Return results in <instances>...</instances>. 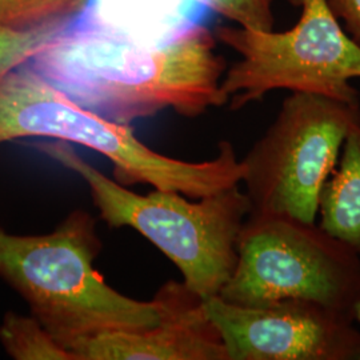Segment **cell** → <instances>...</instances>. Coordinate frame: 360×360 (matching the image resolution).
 Wrapping results in <instances>:
<instances>
[{"instance_id": "5", "label": "cell", "mask_w": 360, "mask_h": 360, "mask_svg": "<svg viewBox=\"0 0 360 360\" xmlns=\"http://www.w3.org/2000/svg\"><path fill=\"white\" fill-rule=\"evenodd\" d=\"M302 8L288 31L220 27L215 38L240 55L226 70L221 89L231 110L288 90L360 104L351 80L360 79V47L348 37L327 0H287Z\"/></svg>"}, {"instance_id": "8", "label": "cell", "mask_w": 360, "mask_h": 360, "mask_svg": "<svg viewBox=\"0 0 360 360\" xmlns=\"http://www.w3.org/2000/svg\"><path fill=\"white\" fill-rule=\"evenodd\" d=\"M229 360H360L354 316L321 303L282 299L245 307L206 299Z\"/></svg>"}, {"instance_id": "4", "label": "cell", "mask_w": 360, "mask_h": 360, "mask_svg": "<svg viewBox=\"0 0 360 360\" xmlns=\"http://www.w3.org/2000/svg\"><path fill=\"white\" fill-rule=\"evenodd\" d=\"M38 148L86 181L99 217L108 227L139 232L178 267L183 283L208 299L218 296L238 262V239L251 203L239 186L198 202L155 188L134 193L77 155L70 143H39Z\"/></svg>"}, {"instance_id": "6", "label": "cell", "mask_w": 360, "mask_h": 360, "mask_svg": "<svg viewBox=\"0 0 360 360\" xmlns=\"http://www.w3.org/2000/svg\"><path fill=\"white\" fill-rule=\"evenodd\" d=\"M218 296L245 307L303 299L354 316L360 257L316 223L250 212L235 270Z\"/></svg>"}, {"instance_id": "9", "label": "cell", "mask_w": 360, "mask_h": 360, "mask_svg": "<svg viewBox=\"0 0 360 360\" xmlns=\"http://www.w3.org/2000/svg\"><path fill=\"white\" fill-rule=\"evenodd\" d=\"M154 297L160 309L155 326L89 338L71 348L74 359L229 360L206 299L176 281L163 284Z\"/></svg>"}, {"instance_id": "16", "label": "cell", "mask_w": 360, "mask_h": 360, "mask_svg": "<svg viewBox=\"0 0 360 360\" xmlns=\"http://www.w3.org/2000/svg\"><path fill=\"white\" fill-rule=\"evenodd\" d=\"M338 20L345 23V31L360 47V0H327Z\"/></svg>"}, {"instance_id": "2", "label": "cell", "mask_w": 360, "mask_h": 360, "mask_svg": "<svg viewBox=\"0 0 360 360\" xmlns=\"http://www.w3.org/2000/svg\"><path fill=\"white\" fill-rule=\"evenodd\" d=\"M101 251L96 220L84 210H74L41 235H18L0 226V279L70 352L89 338L146 330L160 318L155 297L132 299L105 282L94 266Z\"/></svg>"}, {"instance_id": "15", "label": "cell", "mask_w": 360, "mask_h": 360, "mask_svg": "<svg viewBox=\"0 0 360 360\" xmlns=\"http://www.w3.org/2000/svg\"><path fill=\"white\" fill-rule=\"evenodd\" d=\"M210 11L220 13L239 26L270 31L274 27L271 0H203Z\"/></svg>"}, {"instance_id": "7", "label": "cell", "mask_w": 360, "mask_h": 360, "mask_svg": "<svg viewBox=\"0 0 360 360\" xmlns=\"http://www.w3.org/2000/svg\"><path fill=\"white\" fill-rule=\"evenodd\" d=\"M358 123L360 104L309 92L285 98L272 124L242 160L250 212L315 223L323 186Z\"/></svg>"}, {"instance_id": "10", "label": "cell", "mask_w": 360, "mask_h": 360, "mask_svg": "<svg viewBox=\"0 0 360 360\" xmlns=\"http://www.w3.org/2000/svg\"><path fill=\"white\" fill-rule=\"evenodd\" d=\"M84 10L116 32L163 47L186 37L210 13L203 0H87Z\"/></svg>"}, {"instance_id": "12", "label": "cell", "mask_w": 360, "mask_h": 360, "mask_svg": "<svg viewBox=\"0 0 360 360\" xmlns=\"http://www.w3.org/2000/svg\"><path fill=\"white\" fill-rule=\"evenodd\" d=\"M0 345L13 360H75L31 314L6 312L0 323Z\"/></svg>"}, {"instance_id": "11", "label": "cell", "mask_w": 360, "mask_h": 360, "mask_svg": "<svg viewBox=\"0 0 360 360\" xmlns=\"http://www.w3.org/2000/svg\"><path fill=\"white\" fill-rule=\"evenodd\" d=\"M338 163L321 193L319 226L360 257V123L348 132Z\"/></svg>"}, {"instance_id": "18", "label": "cell", "mask_w": 360, "mask_h": 360, "mask_svg": "<svg viewBox=\"0 0 360 360\" xmlns=\"http://www.w3.org/2000/svg\"><path fill=\"white\" fill-rule=\"evenodd\" d=\"M271 1H272V3H274V0H271Z\"/></svg>"}, {"instance_id": "1", "label": "cell", "mask_w": 360, "mask_h": 360, "mask_svg": "<svg viewBox=\"0 0 360 360\" xmlns=\"http://www.w3.org/2000/svg\"><path fill=\"white\" fill-rule=\"evenodd\" d=\"M26 65L75 103L122 124L165 110L196 117L229 103L221 89L226 62L205 26L154 47L104 26L82 7Z\"/></svg>"}, {"instance_id": "14", "label": "cell", "mask_w": 360, "mask_h": 360, "mask_svg": "<svg viewBox=\"0 0 360 360\" xmlns=\"http://www.w3.org/2000/svg\"><path fill=\"white\" fill-rule=\"evenodd\" d=\"M62 22L31 30H13L0 26V79L15 67L27 62Z\"/></svg>"}, {"instance_id": "13", "label": "cell", "mask_w": 360, "mask_h": 360, "mask_svg": "<svg viewBox=\"0 0 360 360\" xmlns=\"http://www.w3.org/2000/svg\"><path fill=\"white\" fill-rule=\"evenodd\" d=\"M87 0H0V26L31 30L62 22Z\"/></svg>"}, {"instance_id": "17", "label": "cell", "mask_w": 360, "mask_h": 360, "mask_svg": "<svg viewBox=\"0 0 360 360\" xmlns=\"http://www.w3.org/2000/svg\"><path fill=\"white\" fill-rule=\"evenodd\" d=\"M354 318H355V321L359 323L360 326V300L356 303V306H355V309H354Z\"/></svg>"}, {"instance_id": "3", "label": "cell", "mask_w": 360, "mask_h": 360, "mask_svg": "<svg viewBox=\"0 0 360 360\" xmlns=\"http://www.w3.org/2000/svg\"><path fill=\"white\" fill-rule=\"evenodd\" d=\"M25 138L84 146L114 165L117 183L150 184L191 199L239 186L245 172L227 141L219 143L218 155L206 162H186L155 151L135 136L129 124L75 103L26 62L0 79V146Z\"/></svg>"}]
</instances>
